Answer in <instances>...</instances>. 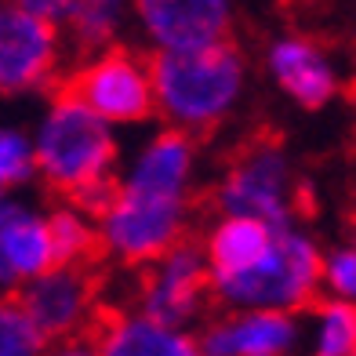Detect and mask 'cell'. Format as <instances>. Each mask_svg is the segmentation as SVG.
Segmentation results:
<instances>
[{
    "label": "cell",
    "mask_w": 356,
    "mask_h": 356,
    "mask_svg": "<svg viewBox=\"0 0 356 356\" xmlns=\"http://www.w3.org/2000/svg\"><path fill=\"white\" fill-rule=\"evenodd\" d=\"M149 73L156 117L189 135L222 127L248 95V58L229 37L200 47L153 51Z\"/></svg>",
    "instance_id": "1"
},
{
    "label": "cell",
    "mask_w": 356,
    "mask_h": 356,
    "mask_svg": "<svg viewBox=\"0 0 356 356\" xmlns=\"http://www.w3.org/2000/svg\"><path fill=\"white\" fill-rule=\"evenodd\" d=\"M29 138H33L37 178H44L66 200L95 182L117 178L113 175L120 160L117 127L88 109L70 88L51 95Z\"/></svg>",
    "instance_id": "2"
},
{
    "label": "cell",
    "mask_w": 356,
    "mask_h": 356,
    "mask_svg": "<svg viewBox=\"0 0 356 356\" xmlns=\"http://www.w3.org/2000/svg\"><path fill=\"white\" fill-rule=\"evenodd\" d=\"M320 244L291 222L273 229L262 254L244 269L211 277V298L222 309H284L302 313L320 295Z\"/></svg>",
    "instance_id": "3"
},
{
    "label": "cell",
    "mask_w": 356,
    "mask_h": 356,
    "mask_svg": "<svg viewBox=\"0 0 356 356\" xmlns=\"http://www.w3.org/2000/svg\"><path fill=\"white\" fill-rule=\"evenodd\" d=\"M189 218L193 200L149 197V193L117 186L99 215V240L102 251L120 266L142 269L189 236Z\"/></svg>",
    "instance_id": "4"
},
{
    "label": "cell",
    "mask_w": 356,
    "mask_h": 356,
    "mask_svg": "<svg viewBox=\"0 0 356 356\" xmlns=\"http://www.w3.org/2000/svg\"><path fill=\"white\" fill-rule=\"evenodd\" d=\"M298 182L295 164L280 142L258 138L244 145L215 186V211L222 215H251L262 222H291L295 218Z\"/></svg>",
    "instance_id": "5"
},
{
    "label": "cell",
    "mask_w": 356,
    "mask_h": 356,
    "mask_svg": "<svg viewBox=\"0 0 356 356\" xmlns=\"http://www.w3.org/2000/svg\"><path fill=\"white\" fill-rule=\"evenodd\" d=\"M66 88L113 127H138L156 117L149 58L124 44L84 55Z\"/></svg>",
    "instance_id": "6"
},
{
    "label": "cell",
    "mask_w": 356,
    "mask_h": 356,
    "mask_svg": "<svg viewBox=\"0 0 356 356\" xmlns=\"http://www.w3.org/2000/svg\"><path fill=\"white\" fill-rule=\"evenodd\" d=\"M62 29L0 0V95H37L66 66Z\"/></svg>",
    "instance_id": "7"
},
{
    "label": "cell",
    "mask_w": 356,
    "mask_h": 356,
    "mask_svg": "<svg viewBox=\"0 0 356 356\" xmlns=\"http://www.w3.org/2000/svg\"><path fill=\"white\" fill-rule=\"evenodd\" d=\"M207 302H211V277L200 244L178 240L149 266H142V284H138V309L149 313L175 327H193Z\"/></svg>",
    "instance_id": "8"
},
{
    "label": "cell",
    "mask_w": 356,
    "mask_h": 356,
    "mask_svg": "<svg viewBox=\"0 0 356 356\" xmlns=\"http://www.w3.org/2000/svg\"><path fill=\"white\" fill-rule=\"evenodd\" d=\"M15 298L22 302V309L47 342H66L88 331L95 313V280L88 266L55 262L33 280H26L15 291Z\"/></svg>",
    "instance_id": "9"
},
{
    "label": "cell",
    "mask_w": 356,
    "mask_h": 356,
    "mask_svg": "<svg viewBox=\"0 0 356 356\" xmlns=\"http://www.w3.org/2000/svg\"><path fill=\"white\" fill-rule=\"evenodd\" d=\"M236 0H131V26L153 51H178L225 40Z\"/></svg>",
    "instance_id": "10"
},
{
    "label": "cell",
    "mask_w": 356,
    "mask_h": 356,
    "mask_svg": "<svg viewBox=\"0 0 356 356\" xmlns=\"http://www.w3.org/2000/svg\"><path fill=\"white\" fill-rule=\"evenodd\" d=\"M266 73L284 99L302 109H323L342 95V62L305 33H280L266 47Z\"/></svg>",
    "instance_id": "11"
},
{
    "label": "cell",
    "mask_w": 356,
    "mask_h": 356,
    "mask_svg": "<svg viewBox=\"0 0 356 356\" xmlns=\"http://www.w3.org/2000/svg\"><path fill=\"white\" fill-rule=\"evenodd\" d=\"M298 346L302 320L284 309H225L197 334L204 356H287Z\"/></svg>",
    "instance_id": "12"
},
{
    "label": "cell",
    "mask_w": 356,
    "mask_h": 356,
    "mask_svg": "<svg viewBox=\"0 0 356 356\" xmlns=\"http://www.w3.org/2000/svg\"><path fill=\"white\" fill-rule=\"evenodd\" d=\"M47 266H55L47 211H37L15 193L0 197V295H15Z\"/></svg>",
    "instance_id": "13"
},
{
    "label": "cell",
    "mask_w": 356,
    "mask_h": 356,
    "mask_svg": "<svg viewBox=\"0 0 356 356\" xmlns=\"http://www.w3.org/2000/svg\"><path fill=\"white\" fill-rule=\"evenodd\" d=\"M95 349L106 356H193L197 334L135 309L109 316L95 334Z\"/></svg>",
    "instance_id": "14"
},
{
    "label": "cell",
    "mask_w": 356,
    "mask_h": 356,
    "mask_svg": "<svg viewBox=\"0 0 356 356\" xmlns=\"http://www.w3.org/2000/svg\"><path fill=\"white\" fill-rule=\"evenodd\" d=\"M277 225L251 218V215H222L207 225V233L200 240L204 262H207V277H225V273L244 269L251 258L262 254L269 244V236Z\"/></svg>",
    "instance_id": "15"
},
{
    "label": "cell",
    "mask_w": 356,
    "mask_h": 356,
    "mask_svg": "<svg viewBox=\"0 0 356 356\" xmlns=\"http://www.w3.org/2000/svg\"><path fill=\"white\" fill-rule=\"evenodd\" d=\"M62 40L73 58L120 44L131 29V0H73L62 19Z\"/></svg>",
    "instance_id": "16"
},
{
    "label": "cell",
    "mask_w": 356,
    "mask_h": 356,
    "mask_svg": "<svg viewBox=\"0 0 356 356\" xmlns=\"http://www.w3.org/2000/svg\"><path fill=\"white\" fill-rule=\"evenodd\" d=\"M47 233H51V251L55 262H70V266H91L102 254V240H99V218L88 215L76 204H62L55 211H47Z\"/></svg>",
    "instance_id": "17"
},
{
    "label": "cell",
    "mask_w": 356,
    "mask_h": 356,
    "mask_svg": "<svg viewBox=\"0 0 356 356\" xmlns=\"http://www.w3.org/2000/svg\"><path fill=\"white\" fill-rule=\"evenodd\" d=\"M302 338L316 356H356V302L327 295L320 305H313Z\"/></svg>",
    "instance_id": "18"
},
{
    "label": "cell",
    "mask_w": 356,
    "mask_h": 356,
    "mask_svg": "<svg viewBox=\"0 0 356 356\" xmlns=\"http://www.w3.org/2000/svg\"><path fill=\"white\" fill-rule=\"evenodd\" d=\"M37 178V160H33V138L22 127L0 124V197L19 193Z\"/></svg>",
    "instance_id": "19"
},
{
    "label": "cell",
    "mask_w": 356,
    "mask_h": 356,
    "mask_svg": "<svg viewBox=\"0 0 356 356\" xmlns=\"http://www.w3.org/2000/svg\"><path fill=\"white\" fill-rule=\"evenodd\" d=\"M47 349V338L37 331L22 302L15 295H0V356H37Z\"/></svg>",
    "instance_id": "20"
},
{
    "label": "cell",
    "mask_w": 356,
    "mask_h": 356,
    "mask_svg": "<svg viewBox=\"0 0 356 356\" xmlns=\"http://www.w3.org/2000/svg\"><path fill=\"white\" fill-rule=\"evenodd\" d=\"M320 291L331 298L356 302V240L320 254Z\"/></svg>",
    "instance_id": "21"
},
{
    "label": "cell",
    "mask_w": 356,
    "mask_h": 356,
    "mask_svg": "<svg viewBox=\"0 0 356 356\" xmlns=\"http://www.w3.org/2000/svg\"><path fill=\"white\" fill-rule=\"evenodd\" d=\"M11 4L22 8V11H29V15H37V19H47V22L62 26L66 11L73 8V0H11Z\"/></svg>",
    "instance_id": "22"
},
{
    "label": "cell",
    "mask_w": 356,
    "mask_h": 356,
    "mask_svg": "<svg viewBox=\"0 0 356 356\" xmlns=\"http://www.w3.org/2000/svg\"><path fill=\"white\" fill-rule=\"evenodd\" d=\"M353 44H356V29H353Z\"/></svg>",
    "instance_id": "23"
},
{
    "label": "cell",
    "mask_w": 356,
    "mask_h": 356,
    "mask_svg": "<svg viewBox=\"0 0 356 356\" xmlns=\"http://www.w3.org/2000/svg\"><path fill=\"white\" fill-rule=\"evenodd\" d=\"M353 240H356V236H353Z\"/></svg>",
    "instance_id": "24"
}]
</instances>
